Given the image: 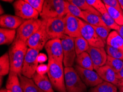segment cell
I'll list each match as a JSON object with an SVG mask.
<instances>
[{
  "instance_id": "obj_8",
  "label": "cell",
  "mask_w": 123,
  "mask_h": 92,
  "mask_svg": "<svg viewBox=\"0 0 123 92\" xmlns=\"http://www.w3.org/2000/svg\"><path fill=\"white\" fill-rule=\"evenodd\" d=\"M80 23L81 36L87 41L90 46L105 48V44L97 35L92 25L81 19H80Z\"/></svg>"
},
{
  "instance_id": "obj_44",
  "label": "cell",
  "mask_w": 123,
  "mask_h": 92,
  "mask_svg": "<svg viewBox=\"0 0 123 92\" xmlns=\"http://www.w3.org/2000/svg\"><path fill=\"white\" fill-rule=\"evenodd\" d=\"M0 9H1V15H3V13H4V10H3V9L2 6H1Z\"/></svg>"
},
{
  "instance_id": "obj_34",
  "label": "cell",
  "mask_w": 123,
  "mask_h": 92,
  "mask_svg": "<svg viewBox=\"0 0 123 92\" xmlns=\"http://www.w3.org/2000/svg\"><path fill=\"white\" fill-rule=\"evenodd\" d=\"M88 4L98 11L100 14L107 12L105 5L102 0H86Z\"/></svg>"
},
{
  "instance_id": "obj_37",
  "label": "cell",
  "mask_w": 123,
  "mask_h": 92,
  "mask_svg": "<svg viewBox=\"0 0 123 92\" xmlns=\"http://www.w3.org/2000/svg\"><path fill=\"white\" fill-rule=\"evenodd\" d=\"M102 1L105 5L116 8L123 14V11L121 8L118 0H102Z\"/></svg>"
},
{
  "instance_id": "obj_16",
  "label": "cell",
  "mask_w": 123,
  "mask_h": 92,
  "mask_svg": "<svg viewBox=\"0 0 123 92\" xmlns=\"http://www.w3.org/2000/svg\"><path fill=\"white\" fill-rule=\"evenodd\" d=\"M25 20V19L17 16L10 14H3L0 17V26L1 28L10 29H16Z\"/></svg>"
},
{
  "instance_id": "obj_28",
  "label": "cell",
  "mask_w": 123,
  "mask_h": 92,
  "mask_svg": "<svg viewBox=\"0 0 123 92\" xmlns=\"http://www.w3.org/2000/svg\"><path fill=\"white\" fill-rule=\"evenodd\" d=\"M66 1L79 7L82 11H88V12H90L92 13L98 15V16H101V14L98 11L88 4L86 0H66Z\"/></svg>"
},
{
  "instance_id": "obj_40",
  "label": "cell",
  "mask_w": 123,
  "mask_h": 92,
  "mask_svg": "<svg viewBox=\"0 0 123 92\" xmlns=\"http://www.w3.org/2000/svg\"><path fill=\"white\" fill-rule=\"evenodd\" d=\"M116 77L119 80H123V67L118 72L116 73Z\"/></svg>"
},
{
  "instance_id": "obj_49",
  "label": "cell",
  "mask_w": 123,
  "mask_h": 92,
  "mask_svg": "<svg viewBox=\"0 0 123 92\" xmlns=\"http://www.w3.org/2000/svg\"><path fill=\"white\" fill-rule=\"evenodd\" d=\"M7 92H11L10 91H8V90H7Z\"/></svg>"
},
{
  "instance_id": "obj_46",
  "label": "cell",
  "mask_w": 123,
  "mask_h": 92,
  "mask_svg": "<svg viewBox=\"0 0 123 92\" xmlns=\"http://www.w3.org/2000/svg\"><path fill=\"white\" fill-rule=\"evenodd\" d=\"M123 86V80H120V83H119V86Z\"/></svg>"
},
{
  "instance_id": "obj_5",
  "label": "cell",
  "mask_w": 123,
  "mask_h": 92,
  "mask_svg": "<svg viewBox=\"0 0 123 92\" xmlns=\"http://www.w3.org/2000/svg\"><path fill=\"white\" fill-rule=\"evenodd\" d=\"M43 19H31L25 20L20 27L17 29L16 40L27 43V40L42 25Z\"/></svg>"
},
{
  "instance_id": "obj_26",
  "label": "cell",
  "mask_w": 123,
  "mask_h": 92,
  "mask_svg": "<svg viewBox=\"0 0 123 92\" xmlns=\"http://www.w3.org/2000/svg\"><path fill=\"white\" fill-rule=\"evenodd\" d=\"M11 71V63L10 56L8 52H6L0 58V75L4 76L10 74Z\"/></svg>"
},
{
  "instance_id": "obj_11",
  "label": "cell",
  "mask_w": 123,
  "mask_h": 92,
  "mask_svg": "<svg viewBox=\"0 0 123 92\" xmlns=\"http://www.w3.org/2000/svg\"><path fill=\"white\" fill-rule=\"evenodd\" d=\"M16 16L25 19H38L40 13L38 11L24 0H16L13 4Z\"/></svg>"
},
{
  "instance_id": "obj_24",
  "label": "cell",
  "mask_w": 123,
  "mask_h": 92,
  "mask_svg": "<svg viewBox=\"0 0 123 92\" xmlns=\"http://www.w3.org/2000/svg\"><path fill=\"white\" fill-rule=\"evenodd\" d=\"M85 21L92 26H104L107 27L100 16L92 13L88 11H83Z\"/></svg>"
},
{
  "instance_id": "obj_42",
  "label": "cell",
  "mask_w": 123,
  "mask_h": 92,
  "mask_svg": "<svg viewBox=\"0 0 123 92\" xmlns=\"http://www.w3.org/2000/svg\"><path fill=\"white\" fill-rule=\"evenodd\" d=\"M118 1L119 5H120L121 8L122 9V10L123 11V0H118Z\"/></svg>"
},
{
  "instance_id": "obj_10",
  "label": "cell",
  "mask_w": 123,
  "mask_h": 92,
  "mask_svg": "<svg viewBox=\"0 0 123 92\" xmlns=\"http://www.w3.org/2000/svg\"><path fill=\"white\" fill-rule=\"evenodd\" d=\"M61 40L64 52L63 63L65 67H72L77 56L74 48V38L65 35L61 39Z\"/></svg>"
},
{
  "instance_id": "obj_9",
  "label": "cell",
  "mask_w": 123,
  "mask_h": 92,
  "mask_svg": "<svg viewBox=\"0 0 123 92\" xmlns=\"http://www.w3.org/2000/svg\"><path fill=\"white\" fill-rule=\"evenodd\" d=\"M49 38L46 31L45 20L43 19L42 24L40 28L29 37L27 42L29 48L34 49L38 50H42Z\"/></svg>"
},
{
  "instance_id": "obj_18",
  "label": "cell",
  "mask_w": 123,
  "mask_h": 92,
  "mask_svg": "<svg viewBox=\"0 0 123 92\" xmlns=\"http://www.w3.org/2000/svg\"><path fill=\"white\" fill-rule=\"evenodd\" d=\"M32 79L38 87L44 92H55L49 77L46 74H40L36 72Z\"/></svg>"
},
{
  "instance_id": "obj_23",
  "label": "cell",
  "mask_w": 123,
  "mask_h": 92,
  "mask_svg": "<svg viewBox=\"0 0 123 92\" xmlns=\"http://www.w3.org/2000/svg\"><path fill=\"white\" fill-rule=\"evenodd\" d=\"M106 45L123 50V39L118 31H113L109 33L106 42Z\"/></svg>"
},
{
  "instance_id": "obj_32",
  "label": "cell",
  "mask_w": 123,
  "mask_h": 92,
  "mask_svg": "<svg viewBox=\"0 0 123 92\" xmlns=\"http://www.w3.org/2000/svg\"><path fill=\"white\" fill-rule=\"evenodd\" d=\"M94 31L103 42L106 44L108 37L111 33V29L108 27L104 26H92Z\"/></svg>"
},
{
  "instance_id": "obj_41",
  "label": "cell",
  "mask_w": 123,
  "mask_h": 92,
  "mask_svg": "<svg viewBox=\"0 0 123 92\" xmlns=\"http://www.w3.org/2000/svg\"><path fill=\"white\" fill-rule=\"evenodd\" d=\"M118 31V33L119 34V35H120L123 39V25L119 26V28L118 31Z\"/></svg>"
},
{
  "instance_id": "obj_22",
  "label": "cell",
  "mask_w": 123,
  "mask_h": 92,
  "mask_svg": "<svg viewBox=\"0 0 123 92\" xmlns=\"http://www.w3.org/2000/svg\"><path fill=\"white\" fill-rule=\"evenodd\" d=\"M75 62L76 65L82 68L93 70L94 66L92 59L87 52H84L76 56Z\"/></svg>"
},
{
  "instance_id": "obj_31",
  "label": "cell",
  "mask_w": 123,
  "mask_h": 92,
  "mask_svg": "<svg viewBox=\"0 0 123 92\" xmlns=\"http://www.w3.org/2000/svg\"><path fill=\"white\" fill-rule=\"evenodd\" d=\"M66 6L67 8V11H68V13H69L71 14L73 16L76 17L81 19L83 20H85L83 11L81 8H79V7L68 2L67 1L66 2Z\"/></svg>"
},
{
  "instance_id": "obj_15",
  "label": "cell",
  "mask_w": 123,
  "mask_h": 92,
  "mask_svg": "<svg viewBox=\"0 0 123 92\" xmlns=\"http://www.w3.org/2000/svg\"><path fill=\"white\" fill-rule=\"evenodd\" d=\"M87 52L92 59L94 70H97L98 68L105 65L108 55L104 48L90 46Z\"/></svg>"
},
{
  "instance_id": "obj_1",
  "label": "cell",
  "mask_w": 123,
  "mask_h": 92,
  "mask_svg": "<svg viewBox=\"0 0 123 92\" xmlns=\"http://www.w3.org/2000/svg\"><path fill=\"white\" fill-rule=\"evenodd\" d=\"M27 43L15 39L9 49L11 71L18 75L22 74L24 60L28 48Z\"/></svg>"
},
{
  "instance_id": "obj_47",
  "label": "cell",
  "mask_w": 123,
  "mask_h": 92,
  "mask_svg": "<svg viewBox=\"0 0 123 92\" xmlns=\"http://www.w3.org/2000/svg\"><path fill=\"white\" fill-rule=\"evenodd\" d=\"M0 92H7V89H2L1 90Z\"/></svg>"
},
{
  "instance_id": "obj_33",
  "label": "cell",
  "mask_w": 123,
  "mask_h": 92,
  "mask_svg": "<svg viewBox=\"0 0 123 92\" xmlns=\"http://www.w3.org/2000/svg\"><path fill=\"white\" fill-rule=\"evenodd\" d=\"M100 17L102 19L104 23L109 28L111 29H113L114 31H118L119 25L117 24L115 20L111 17V16L109 14L108 12H106L105 13L101 14Z\"/></svg>"
},
{
  "instance_id": "obj_20",
  "label": "cell",
  "mask_w": 123,
  "mask_h": 92,
  "mask_svg": "<svg viewBox=\"0 0 123 92\" xmlns=\"http://www.w3.org/2000/svg\"><path fill=\"white\" fill-rule=\"evenodd\" d=\"M23 92H44L35 83L32 78H29L22 74L18 75Z\"/></svg>"
},
{
  "instance_id": "obj_12",
  "label": "cell",
  "mask_w": 123,
  "mask_h": 92,
  "mask_svg": "<svg viewBox=\"0 0 123 92\" xmlns=\"http://www.w3.org/2000/svg\"><path fill=\"white\" fill-rule=\"evenodd\" d=\"M74 68L87 87H94L104 81L96 71L82 68L77 65L74 66Z\"/></svg>"
},
{
  "instance_id": "obj_48",
  "label": "cell",
  "mask_w": 123,
  "mask_h": 92,
  "mask_svg": "<svg viewBox=\"0 0 123 92\" xmlns=\"http://www.w3.org/2000/svg\"><path fill=\"white\" fill-rule=\"evenodd\" d=\"M2 76H1V86H2Z\"/></svg>"
},
{
  "instance_id": "obj_35",
  "label": "cell",
  "mask_w": 123,
  "mask_h": 92,
  "mask_svg": "<svg viewBox=\"0 0 123 92\" xmlns=\"http://www.w3.org/2000/svg\"><path fill=\"white\" fill-rule=\"evenodd\" d=\"M105 51L108 55L115 59L123 60V50L106 45Z\"/></svg>"
},
{
  "instance_id": "obj_45",
  "label": "cell",
  "mask_w": 123,
  "mask_h": 92,
  "mask_svg": "<svg viewBox=\"0 0 123 92\" xmlns=\"http://www.w3.org/2000/svg\"><path fill=\"white\" fill-rule=\"evenodd\" d=\"M1 1H5V2H13L14 1V0H1Z\"/></svg>"
},
{
  "instance_id": "obj_29",
  "label": "cell",
  "mask_w": 123,
  "mask_h": 92,
  "mask_svg": "<svg viewBox=\"0 0 123 92\" xmlns=\"http://www.w3.org/2000/svg\"><path fill=\"white\" fill-rule=\"evenodd\" d=\"M105 5L109 14L119 26L123 25V14L114 7Z\"/></svg>"
},
{
  "instance_id": "obj_14",
  "label": "cell",
  "mask_w": 123,
  "mask_h": 92,
  "mask_svg": "<svg viewBox=\"0 0 123 92\" xmlns=\"http://www.w3.org/2000/svg\"><path fill=\"white\" fill-rule=\"evenodd\" d=\"M65 34L73 38L81 37L80 18L68 13L64 17Z\"/></svg>"
},
{
  "instance_id": "obj_3",
  "label": "cell",
  "mask_w": 123,
  "mask_h": 92,
  "mask_svg": "<svg viewBox=\"0 0 123 92\" xmlns=\"http://www.w3.org/2000/svg\"><path fill=\"white\" fill-rule=\"evenodd\" d=\"M66 0H45L39 16L42 19L64 17L68 14Z\"/></svg>"
},
{
  "instance_id": "obj_17",
  "label": "cell",
  "mask_w": 123,
  "mask_h": 92,
  "mask_svg": "<svg viewBox=\"0 0 123 92\" xmlns=\"http://www.w3.org/2000/svg\"><path fill=\"white\" fill-rule=\"evenodd\" d=\"M96 71L104 81L112 83L117 87L119 86L120 80L117 78L116 72L108 66L104 65L98 68Z\"/></svg>"
},
{
  "instance_id": "obj_25",
  "label": "cell",
  "mask_w": 123,
  "mask_h": 92,
  "mask_svg": "<svg viewBox=\"0 0 123 92\" xmlns=\"http://www.w3.org/2000/svg\"><path fill=\"white\" fill-rule=\"evenodd\" d=\"M88 92H118L117 86L113 84L103 81L89 90Z\"/></svg>"
},
{
  "instance_id": "obj_36",
  "label": "cell",
  "mask_w": 123,
  "mask_h": 92,
  "mask_svg": "<svg viewBox=\"0 0 123 92\" xmlns=\"http://www.w3.org/2000/svg\"><path fill=\"white\" fill-rule=\"evenodd\" d=\"M24 1L28 3L40 13L42 12L43 7L45 0H24Z\"/></svg>"
},
{
  "instance_id": "obj_30",
  "label": "cell",
  "mask_w": 123,
  "mask_h": 92,
  "mask_svg": "<svg viewBox=\"0 0 123 92\" xmlns=\"http://www.w3.org/2000/svg\"><path fill=\"white\" fill-rule=\"evenodd\" d=\"M106 65L115 71V72H118L123 67V60L118 59H115L108 55L107 62L105 63Z\"/></svg>"
},
{
  "instance_id": "obj_7",
  "label": "cell",
  "mask_w": 123,
  "mask_h": 92,
  "mask_svg": "<svg viewBox=\"0 0 123 92\" xmlns=\"http://www.w3.org/2000/svg\"><path fill=\"white\" fill-rule=\"evenodd\" d=\"M64 17L45 19L46 31L49 40L54 39H61L66 35Z\"/></svg>"
},
{
  "instance_id": "obj_2",
  "label": "cell",
  "mask_w": 123,
  "mask_h": 92,
  "mask_svg": "<svg viewBox=\"0 0 123 92\" xmlns=\"http://www.w3.org/2000/svg\"><path fill=\"white\" fill-rule=\"evenodd\" d=\"M62 64L51 58H48V76L54 89L57 92H67Z\"/></svg>"
},
{
  "instance_id": "obj_27",
  "label": "cell",
  "mask_w": 123,
  "mask_h": 92,
  "mask_svg": "<svg viewBox=\"0 0 123 92\" xmlns=\"http://www.w3.org/2000/svg\"><path fill=\"white\" fill-rule=\"evenodd\" d=\"M74 43L77 55L82 52H87L90 47L87 41L82 36L74 38Z\"/></svg>"
},
{
  "instance_id": "obj_19",
  "label": "cell",
  "mask_w": 123,
  "mask_h": 92,
  "mask_svg": "<svg viewBox=\"0 0 123 92\" xmlns=\"http://www.w3.org/2000/svg\"><path fill=\"white\" fill-rule=\"evenodd\" d=\"M6 89L11 92H23L20 83L18 74L12 71L8 74L6 83Z\"/></svg>"
},
{
  "instance_id": "obj_6",
  "label": "cell",
  "mask_w": 123,
  "mask_h": 92,
  "mask_svg": "<svg viewBox=\"0 0 123 92\" xmlns=\"http://www.w3.org/2000/svg\"><path fill=\"white\" fill-rule=\"evenodd\" d=\"M39 50L28 48L24 60L22 74L29 78H32L37 72L39 65L38 57Z\"/></svg>"
},
{
  "instance_id": "obj_39",
  "label": "cell",
  "mask_w": 123,
  "mask_h": 92,
  "mask_svg": "<svg viewBox=\"0 0 123 92\" xmlns=\"http://www.w3.org/2000/svg\"><path fill=\"white\" fill-rule=\"evenodd\" d=\"M48 56H46L45 54L40 53L39 54L38 57V60L39 62V63H43L47 61L48 60Z\"/></svg>"
},
{
  "instance_id": "obj_43",
  "label": "cell",
  "mask_w": 123,
  "mask_h": 92,
  "mask_svg": "<svg viewBox=\"0 0 123 92\" xmlns=\"http://www.w3.org/2000/svg\"><path fill=\"white\" fill-rule=\"evenodd\" d=\"M118 89H119V92H123V86H118Z\"/></svg>"
},
{
  "instance_id": "obj_4",
  "label": "cell",
  "mask_w": 123,
  "mask_h": 92,
  "mask_svg": "<svg viewBox=\"0 0 123 92\" xmlns=\"http://www.w3.org/2000/svg\"><path fill=\"white\" fill-rule=\"evenodd\" d=\"M64 74L67 92H87V86L82 80L74 67H65Z\"/></svg>"
},
{
  "instance_id": "obj_13",
  "label": "cell",
  "mask_w": 123,
  "mask_h": 92,
  "mask_svg": "<svg viewBox=\"0 0 123 92\" xmlns=\"http://www.w3.org/2000/svg\"><path fill=\"white\" fill-rule=\"evenodd\" d=\"M48 58H51L60 63L64 61V52L61 39H50L45 45Z\"/></svg>"
},
{
  "instance_id": "obj_38",
  "label": "cell",
  "mask_w": 123,
  "mask_h": 92,
  "mask_svg": "<svg viewBox=\"0 0 123 92\" xmlns=\"http://www.w3.org/2000/svg\"><path fill=\"white\" fill-rule=\"evenodd\" d=\"M48 65L44 64V63H40L38 65L37 68V72L40 74H48Z\"/></svg>"
},
{
  "instance_id": "obj_21",
  "label": "cell",
  "mask_w": 123,
  "mask_h": 92,
  "mask_svg": "<svg viewBox=\"0 0 123 92\" xmlns=\"http://www.w3.org/2000/svg\"><path fill=\"white\" fill-rule=\"evenodd\" d=\"M16 29L1 28L0 29V44L1 45L12 44L16 39Z\"/></svg>"
}]
</instances>
